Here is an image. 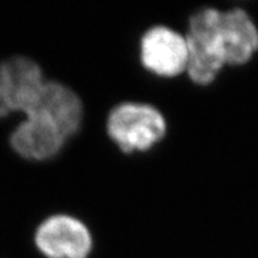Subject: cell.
Returning <instances> with one entry per match:
<instances>
[{"mask_svg":"<svg viewBox=\"0 0 258 258\" xmlns=\"http://www.w3.org/2000/svg\"><path fill=\"white\" fill-rule=\"evenodd\" d=\"M34 248L41 258H91L94 240L89 227L68 214H55L37 225Z\"/></svg>","mask_w":258,"mask_h":258,"instance_id":"cell-5","label":"cell"},{"mask_svg":"<svg viewBox=\"0 0 258 258\" xmlns=\"http://www.w3.org/2000/svg\"><path fill=\"white\" fill-rule=\"evenodd\" d=\"M108 137L126 154L146 152L166 136L167 122L160 109L148 103L124 102L107 117Z\"/></svg>","mask_w":258,"mask_h":258,"instance_id":"cell-2","label":"cell"},{"mask_svg":"<svg viewBox=\"0 0 258 258\" xmlns=\"http://www.w3.org/2000/svg\"><path fill=\"white\" fill-rule=\"evenodd\" d=\"M45 83L44 70L33 58L20 53L0 58V122L31 113Z\"/></svg>","mask_w":258,"mask_h":258,"instance_id":"cell-3","label":"cell"},{"mask_svg":"<svg viewBox=\"0 0 258 258\" xmlns=\"http://www.w3.org/2000/svg\"><path fill=\"white\" fill-rule=\"evenodd\" d=\"M68 140L59 124L41 111L23 116L7 133L11 152L27 162H45L55 158Z\"/></svg>","mask_w":258,"mask_h":258,"instance_id":"cell-4","label":"cell"},{"mask_svg":"<svg viewBox=\"0 0 258 258\" xmlns=\"http://www.w3.org/2000/svg\"><path fill=\"white\" fill-rule=\"evenodd\" d=\"M187 75L195 85H211L225 66H245L258 54V24L241 7H203L188 20Z\"/></svg>","mask_w":258,"mask_h":258,"instance_id":"cell-1","label":"cell"},{"mask_svg":"<svg viewBox=\"0 0 258 258\" xmlns=\"http://www.w3.org/2000/svg\"><path fill=\"white\" fill-rule=\"evenodd\" d=\"M140 61L148 72L161 78H174L186 73V36L166 25L149 28L140 40Z\"/></svg>","mask_w":258,"mask_h":258,"instance_id":"cell-6","label":"cell"}]
</instances>
